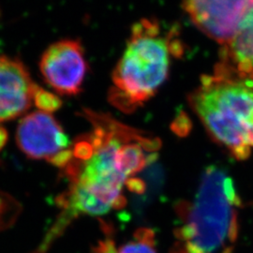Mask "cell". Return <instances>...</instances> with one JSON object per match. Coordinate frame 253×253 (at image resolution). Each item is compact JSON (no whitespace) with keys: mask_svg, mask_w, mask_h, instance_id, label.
Returning <instances> with one entry per match:
<instances>
[{"mask_svg":"<svg viewBox=\"0 0 253 253\" xmlns=\"http://www.w3.org/2000/svg\"><path fill=\"white\" fill-rule=\"evenodd\" d=\"M190 102L210 136L236 160L253 155V76L220 61L201 79Z\"/></svg>","mask_w":253,"mask_h":253,"instance_id":"obj_2","label":"cell"},{"mask_svg":"<svg viewBox=\"0 0 253 253\" xmlns=\"http://www.w3.org/2000/svg\"><path fill=\"white\" fill-rule=\"evenodd\" d=\"M22 206L8 192L0 190V232L9 229L16 222Z\"/></svg>","mask_w":253,"mask_h":253,"instance_id":"obj_11","label":"cell"},{"mask_svg":"<svg viewBox=\"0 0 253 253\" xmlns=\"http://www.w3.org/2000/svg\"><path fill=\"white\" fill-rule=\"evenodd\" d=\"M35 86L23 61L0 54V124L19 118L30 108Z\"/></svg>","mask_w":253,"mask_h":253,"instance_id":"obj_8","label":"cell"},{"mask_svg":"<svg viewBox=\"0 0 253 253\" xmlns=\"http://www.w3.org/2000/svg\"><path fill=\"white\" fill-rule=\"evenodd\" d=\"M182 51L174 31H164L156 20L138 22L113 73L111 103L126 113L143 105L166 80L172 57Z\"/></svg>","mask_w":253,"mask_h":253,"instance_id":"obj_4","label":"cell"},{"mask_svg":"<svg viewBox=\"0 0 253 253\" xmlns=\"http://www.w3.org/2000/svg\"><path fill=\"white\" fill-rule=\"evenodd\" d=\"M126 189L135 193V194H144L146 190V183L145 180H143L142 178L133 176L129 179H127L126 182Z\"/></svg>","mask_w":253,"mask_h":253,"instance_id":"obj_13","label":"cell"},{"mask_svg":"<svg viewBox=\"0 0 253 253\" xmlns=\"http://www.w3.org/2000/svg\"><path fill=\"white\" fill-rule=\"evenodd\" d=\"M223 47L221 61L237 72L253 77V4L232 40Z\"/></svg>","mask_w":253,"mask_h":253,"instance_id":"obj_9","label":"cell"},{"mask_svg":"<svg viewBox=\"0 0 253 253\" xmlns=\"http://www.w3.org/2000/svg\"><path fill=\"white\" fill-rule=\"evenodd\" d=\"M154 237L151 229L141 228L134 233L133 239L125 244L117 247L113 239L107 238L100 241L93 253H157Z\"/></svg>","mask_w":253,"mask_h":253,"instance_id":"obj_10","label":"cell"},{"mask_svg":"<svg viewBox=\"0 0 253 253\" xmlns=\"http://www.w3.org/2000/svg\"><path fill=\"white\" fill-rule=\"evenodd\" d=\"M33 102L37 108L44 113H53L62 106L61 100L53 93L36 84L33 94Z\"/></svg>","mask_w":253,"mask_h":253,"instance_id":"obj_12","label":"cell"},{"mask_svg":"<svg viewBox=\"0 0 253 253\" xmlns=\"http://www.w3.org/2000/svg\"><path fill=\"white\" fill-rule=\"evenodd\" d=\"M240 205L231 177L219 167H208L194 200L176 207L182 225L170 253H231Z\"/></svg>","mask_w":253,"mask_h":253,"instance_id":"obj_3","label":"cell"},{"mask_svg":"<svg viewBox=\"0 0 253 253\" xmlns=\"http://www.w3.org/2000/svg\"><path fill=\"white\" fill-rule=\"evenodd\" d=\"M16 143L28 159L49 162L57 154L69 149L70 140L51 114L37 111L20 120Z\"/></svg>","mask_w":253,"mask_h":253,"instance_id":"obj_7","label":"cell"},{"mask_svg":"<svg viewBox=\"0 0 253 253\" xmlns=\"http://www.w3.org/2000/svg\"><path fill=\"white\" fill-rule=\"evenodd\" d=\"M190 19L205 34L225 45L253 6V0H182Z\"/></svg>","mask_w":253,"mask_h":253,"instance_id":"obj_6","label":"cell"},{"mask_svg":"<svg viewBox=\"0 0 253 253\" xmlns=\"http://www.w3.org/2000/svg\"><path fill=\"white\" fill-rule=\"evenodd\" d=\"M9 140V133L7 129L2 126H0V151L7 145Z\"/></svg>","mask_w":253,"mask_h":253,"instance_id":"obj_14","label":"cell"},{"mask_svg":"<svg viewBox=\"0 0 253 253\" xmlns=\"http://www.w3.org/2000/svg\"><path fill=\"white\" fill-rule=\"evenodd\" d=\"M40 71L44 81L60 95L81 92L87 63L80 42L62 40L49 46L42 55Z\"/></svg>","mask_w":253,"mask_h":253,"instance_id":"obj_5","label":"cell"},{"mask_svg":"<svg viewBox=\"0 0 253 253\" xmlns=\"http://www.w3.org/2000/svg\"><path fill=\"white\" fill-rule=\"evenodd\" d=\"M84 115L92 126L85 134L92 154L84 161L73 157L63 168L69 187L56 199L61 214L44 242L47 247L73 219L83 215L103 216L112 209L124 208L126 199L122 190L126 180L153 164L162 146L159 138L122 124L109 115L90 110H84Z\"/></svg>","mask_w":253,"mask_h":253,"instance_id":"obj_1","label":"cell"}]
</instances>
